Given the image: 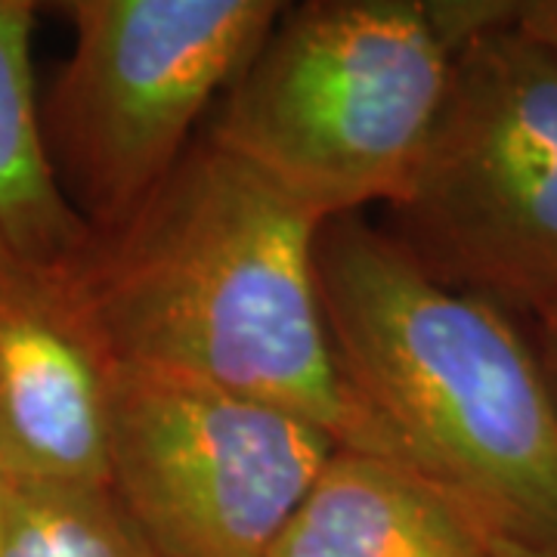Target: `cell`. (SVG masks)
<instances>
[{"label": "cell", "mask_w": 557, "mask_h": 557, "mask_svg": "<svg viewBox=\"0 0 557 557\" xmlns=\"http://www.w3.org/2000/svg\"><path fill=\"white\" fill-rule=\"evenodd\" d=\"M394 211L397 239L440 282L505 313L557 300V60L515 20L456 53Z\"/></svg>", "instance_id": "cell-4"}, {"label": "cell", "mask_w": 557, "mask_h": 557, "mask_svg": "<svg viewBox=\"0 0 557 557\" xmlns=\"http://www.w3.org/2000/svg\"><path fill=\"white\" fill-rule=\"evenodd\" d=\"M515 25L557 60V0H518Z\"/></svg>", "instance_id": "cell-11"}, {"label": "cell", "mask_w": 557, "mask_h": 557, "mask_svg": "<svg viewBox=\"0 0 557 557\" xmlns=\"http://www.w3.org/2000/svg\"><path fill=\"white\" fill-rule=\"evenodd\" d=\"M322 226L205 137L94 236L75 285L115 366L214 384L313 421L341 449L406 465L341 369L319 295Z\"/></svg>", "instance_id": "cell-1"}, {"label": "cell", "mask_w": 557, "mask_h": 557, "mask_svg": "<svg viewBox=\"0 0 557 557\" xmlns=\"http://www.w3.org/2000/svg\"><path fill=\"white\" fill-rule=\"evenodd\" d=\"M3 557H161L109 486H13Z\"/></svg>", "instance_id": "cell-10"}, {"label": "cell", "mask_w": 557, "mask_h": 557, "mask_svg": "<svg viewBox=\"0 0 557 557\" xmlns=\"http://www.w3.org/2000/svg\"><path fill=\"white\" fill-rule=\"evenodd\" d=\"M458 50L440 0L285 7L208 139L319 223L372 201L397 208Z\"/></svg>", "instance_id": "cell-3"}, {"label": "cell", "mask_w": 557, "mask_h": 557, "mask_svg": "<svg viewBox=\"0 0 557 557\" xmlns=\"http://www.w3.org/2000/svg\"><path fill=\"white\" fill-rule=\"evenodd\" d=\"M267 557H490V539L412 468L335 449Z\"/></svg>", "instance_id": "cell-8"}, {"label": "cell", "mask_w": 557, "mask_h": 557, "mask_svg": "<svg viewBox=\"0 0 557 557\" xmlns=\"http://www.w3.org/2000/svg\"><path fill=\"white\" fill-rule=\"evenodd\" d=\"M38 7L0 0V267H72L94 226L62 193L44 139L32 72Z\"/></svg>", "instance_id": "cell-9"}, {"label": "cell", "mask_w": 557, "mask_h": 557, "mask_svg": "<svg viewBox=\"0 0 557 557\" xmlns=\"http://www.w3.org/2000/svg\"><path fill=\"white\" fill-rule=\"evenodd\" d=\"M7 520H10V480L0 474V557L7 552Z\"/></svg>", "instance_id": "cell-14"}, {"label": "cell", "mask_w": 557, "mask_h": 557, "mask_svg": "<svg viewBox=\"0 0 557 557\" xmlns=\"http://www.w3.org/2000/svg\"><path fill=\"white\" fill-rule=\"evenodd\" d=\"M338 362L403 461L486 539L557 557V409L530 338L366 220L319 230Z\"/></svg>", "instance_id": "cell-2"}, {"label": "cell", "mask_w": 557, "mask_h": 557, "mask_svg": "<svg viewBox=\"0 0 557 557\" xmlns=\"http://www.w3.org/2000/svg\"><path fill=\"white\" fill-rule=\"evenodd\" d=\"M335 449L285 409L112 362L106 483L161 557H267Z\"/></svg>", "instance_id": "cell-6"}, {"label": "cell", "mask_w": 557, "mask_h": 557, "mask_svg": "<svg viewBox=\"0 0 557 557\" xmlns=\"http://www.w3.org/2000/svg\"><path fill=\"white\" fill-rule=\"evenodd\" d=\"M490 557H555V555L533 552V548H523V545L505 542V539H490Z\"/></svg>", "instance_id": "cell-13"}, {"label": "cell", "mask_w": 557, "mask_h": 557, "mask_svg": "<svg viewBox=\"0 0 557 557\" xmlns=\"http://www.w3.org/2000/svg\"><path fill=\"white\" fill-rule=\"evenodd\" d=\"M536 319V335L530 338V347L536 354L539 369H542V379L548 384V394L555 399L557 409V300L548 304Z\"/></svg>", "instance_id": "cell-12"}, {"label": "cell", "mask_w": 557, "mask_h": 557, "mask_svg": "<svg viewBox=\"0 0 557 557\" xmlns=\"http://www.w3.org/2000/svg\"><path fill=\"white\" fill-rule=\"evenodd\" d=\"M112 359L72 267H0V474L13 486H109Z\"/></svg>", "instance_id": "cell-7"}, {"label": "cell", "mask_w": 557, "mask_h": 557, "mask_svg": "<svg viewBox=\"0 0 557 557\" xmlns=\"http://www.w3.org/2000/svg\"><path fill=\"white\" fill-rule=\"evenodd\" d=\"M72 53L40 106L62 193L109 233L174 174L193 131L282 16L276 0H65Z\"/></svg>", "instance_id": "cell-5"}]
</instances>
